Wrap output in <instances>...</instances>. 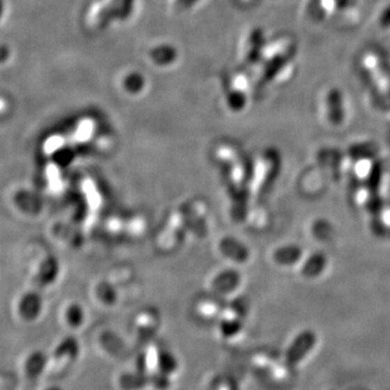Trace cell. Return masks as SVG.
<instances>
[{
    "instance_id": "6da1fadb",
    "label": "cell",
    "mask_w": 390,
    "mask_h": 390,
    "mask_svg": "<svg viewBox=\"0 0 390 390\" xmlns=\"http://www.w3.org/2000/svg\"><path fill=\"white\" fill-rule=\"evenodd\" d=\"M297 52L295 39L288 35L268 42L260 61L253 68L258 86L288 81L295 70Z\"/></svg>"
},
{
    "instance_id": "7a4b0ae2",
    "label": "cell",
    "mask_w": 390,
    "mask_h": 390,
    "mask_svg": "<svg viewBox=\"0 0 390 390\" xmlns=\"http://www.w3.org/2000/svg\"><path fill=\"white\" fill-rule=\"evenodd\" d=\"M360 65L380 104L390 110V65L385 56L374 49L366 50Z\"/></svg>"
},
{
    "instance_id": "3957f363",
    "label": "cell",
    "mask_w": 390,
    "mask_h": 390,
    "mask_svg": "<svg viewBox=\"0 0 390 390\" xmlns=\"http://www.w3.org/2000/svg\"><path fill=\"white\" fill-rule=\"evenodd\" d=\"M267 44L268 40L265 31L261 27H251L247 34L244 35L242 40L240 49L242 62L249 68H255L260 61Z\"/></svg>"
},
{
    "instance_id": "277c9868",
    "label": "cell",
    "mask_w": 390,
    "mask_h": 390,
    "mask_svg": "<svg viewBox=\"0 0 390 390\" xmlns=\"http://www.w3.org/2000/svg\"><path fill=\"white\" fill-rule=\"evenodd\" d=\"M322 112L331 126L339 127L346 120V98L341 89L329 88L322 98Z\"/></svg>"
},
{
    "instance_id": "5b68a950",
    "label": "cell",
    "mask_w": 390,
    "mask_h": 390,
    "mask_svg": "<svg viewBox=\"0 0 390 390\" xmlns=\"http://www.w3.org/2000/svg\"><path fill=\"white\" fill-rule=\"evenodd\" d=\"M315 6L325 19L356 15L359 9L357 0H315Z\"/></svg>"
},
{
    "instance_id": "8992f818",
    "label": "cell",
    "mask_w": 390,
    "mask_h": 390,
    "mask_svg": "<svg viewBox=\"0 0 390 390\" xmlns=\"http://www.w3.org/2000/svg\"><path fill=\"white\" fill-rule=\"evenodd\" d=\"M87 25L95 31L104 29L114 20L112 10L107 0H95L88 8Z\"/></svg>"
},
{
    "instance_id": "52a82bcc",
    "label": "cell",
    "mask_w": 390,
    "mask_h": 390,
    "mask_svg": "<svg viewBox=\"0 0 390 390\" xmlns=\"http://www.w3.org/2000/svg\"><path fill=\"white\" fill-rule=\"evenodd\" d=\"M40 309H42V302L36 292L24 294L17 304L20 317L26 322L36 319L40 313Z\"/></svg>"
},
{
    "instance_id": "ba28073f",
    "label": "cell",
    "mask_w": 390,
    "mask_h": 390,
    "mask_svg": "<svg viewBox=\"0 0 390 390\" xmlns=\"http://www.w3.org/2000/svg\"><path fill=\"white\" fill-rule=\"evenodd\" d=\"M150 58L156 65L169 66L178 58V52L171 44L156 45L150 52Z\"/></svg>"
},
{
    "instance_id": "9c48e42d",
    "label": "cell",
    "mask_w": 390,
    "mask_h": 390,
    "mask_svg": "<svg viewBox=\"0 0 390 390\" xmlns=\"http://www.w3.org/2000/svg\"><path fill=\"white\" fill-rule=\"evenodd\" d=\"M107 1L112 10L114 20L125 21L132 17L136 0H107Z\"/></svg>"
},
{
    "instance_id": "30bf717a",
    "label": "cell",
    "mask_w": 390,
    "mask_h": 390,
    "mask_svg": "<svg viewBox=\"0 0 390 390\" xmlns=\"http://www.w3.org/2000/svg\"><path fill=\"white\" fill-rule=\"evenodd\" d=\"M249 93L247 91H241L239 88L232 87L231 91L228 93L226 98L228 107L233 112H240L244 110L247 104V99H249Z\"/></svg>"
},
{
    "instance_id": "8fae6325",
    "label": "cell",
    "mask_w": 390,
    "mask_h": 390,
    "mask_svg": "<svg viewBox=\"0 0 390 390\" xmlns=\"http://www.w3.org/2000/svg\"><path fill=\"white\" fill-rule=\"evenodd\" d=\"M146 78L139 72H130L125 76L124 81H123L125 91L132 95L141 93L146 87Z\"/></svg>"
},
{
    "instance_id": "7c38bea8",
    "label": "cell",
    "mask_w": 390,
    "mask_h": 390,
    "mask_svg": "<svg viewBox=\"0 0 390 390\" xmlns=\"http://www.w3.org/2000/svg\"><path fill=\"white\" fill-rule=\"evenodd\" d=\"M65 320L68 327H79L83 323V311L76 306H70L65 312Z\"/></svg>"
},
{
    "instance_id": "4fadbf2b",
    "label": "cell",
    "mask_w": 390,
    "mask_h": 390,
    "mask_svg": "<svg viewBox=\"0 0 390 390\" xmlns=\"http://www.w3.org/2000/svg\"><path fill=\"white\" fill-rule=\"evenodd\" d=\"M377 23L380 29H390V3L380 10L377 15Z\"/></svg>"
},
{
    "instance_id": "5bb4252c",
    "label": "cell",
    "mask_w": 390,
    "mask_h": 390,
    "mask_svg": "<svg viewBox=\"0 0 390 390\" xmlns=\"http://www.w3.org/2000/svg\"><path fill=\"white\" fill-rule=\"evenodd\" d=\"M201 0H173V8L176 10H188L190 8L194 7L195 5H198Z\"/></svg>"
},
{
    "instance_id": "9a60e30c",
    "label": "cell",
    "mask_w": 390,
    "mask_h": 390,
    "mask_svg": "<svg viewBox=\"0 0 390 390\" xmlns=\"http://www.w3.org/2000/svg\"><path fill=\"white\" fill-rule=\"evenodd\" d=\"M10 58V49L6 45H0V64L5 63Z\"/></svg>"
},
{
    "instance_id": "2e32d148",
    "label": "cell",
    "mask_w": 390,
    "mask_h": 390,
    "mask_svg": "<svg viewBox=\"0 0 390 390\" xmlns=\"http://www.w3.org/2000/svg\"><path fill=\"white\" fill-rule=\"evenodd\" d=\"M3 11H5V3L3 0H0V19L3 17Z\"/></svg>"
},
{
    "instance_id": "e0dca14e",
    "label": "cell",
    "mask_w": 390,
    "mask_h": 390,
    "mask_svg": "<svg viewBox=\"0 0 390 390\" xmlns=\"http://www.w3.org/2000/svg\"><path fill=\"white\" fill-rule=\"evenodd\" d=\"M244 1H253V0H244Z\"/></svg>"
}]
</instances>
